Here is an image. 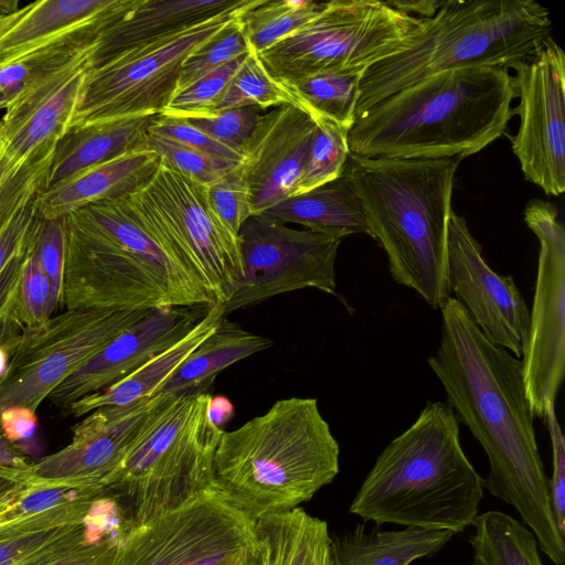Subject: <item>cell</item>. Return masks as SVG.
<instances>
[{"mask_svg": "<svg viewBox=\"0 0 565 565\" xmlns=\"http://www.w3.org/2000/svg\"><path fill=\"white\" fill-rule=\"evenodd\" d=\"M41 217L34 200L21 206L0 231V271L34 234Z\"/></svg>", "mask_w": 565, "mask_h": 565, "instance_id": "7dc6e473", "label": "cell"}, {"mask_svg": "<svg viewBox=\"0 0 565 565\" xmlns=\"http://www.w3.org/2000/svg\"><path fill=\"white\" fill-rule=\"evenodd\" d=\"M212 306H167L147 311L71 374L49 395L61 411L105 390L182 339Z\"/></svg>", "mask_w": 565, "mask_h": 565, "instance_id": "ffe728a7", "label": "cell"}, {"mask_svg": "<svg viewBox=\"0 0 565 565\" xmlns=\"http://www.w3.org/2000/svg\"><path fill=\"white\" fill-rule=\"evenodd\" d=\"M96 47V40L83 45L9 102L0 118V145L12 167L56 146L72 129Z\"/></svg>", "mask_w": 565, "mask_h": 565, "instance_id": "ac0fdd59", "label": "cell"}, {"mask_svg": "<svg viewBox=\"0 0 565 565\" xmlns=\"http://www.w3.org/2000/svg\"><path fill=\"white\" fill-rule=\"evenodd\" d=\"M148 310H65L25 328L0 377V415L12 406L35 412L53 390Z\"/></svg>", "mask_w": 565, "mask_h": 565, "instance_id": "7c38bea8", "label": "cell"}, {"mask_svg": "<svg viewBox=\"0 0 565 565\" xmlns=\"http://www.w3.org/2000/svg\"><path fill=\"white\" fill-rule=\"evenodd\" d=\"M224 318L223 305L214 303L205 316L177 343L149 359L131 374L99 392L86 395L65 411L81 417L107 406H122L150 397L180 367Z\"/></svg>", "mask_w": 565, "mask_h": 565, "instance_id": "484cf974", "label": "cell"}, {"mask_svg": "<svg viewBox=\"0 0 565 565\" xmlns=\"http://www.w3.org/2000/svg\"><path fill=\"white\" fill-rule=\"evenodd\" d=\"M323 2L310 0H254L237 17L252 52L259 54L310 21Z\"/></svg>", "mask_w": 565, "mask_h": 565, "instance_id": "836d02e7", "label": "cell"}, {"mask_svg": "<svg viewBox=\"0 0 565 565\" xmlns=\"http://www.w3.org/2000/svg\"><path fill=\"white\" fill-rule=\"evenodd\" d=\"M259 215L340 238L352 234L370 235L362 204L343 175L290 196Z\"/></svg>", "mask_w": 565, "mask_h": 565, "instance_id": "83f0119b", "label": "cell"}, {"mask_svg": "<svg viewBox=\"0 0 565 565\" xmlns=\"http://www.w3.org/2000/svg\"><path fill=\"white\" fill-rule=\"evenodd\" d=\"M472 525L470 565H543L535 535L511 515L491 510Z\"/></svg>", "mask_w": 565, "mask_h": 565, "instance_id": "1f68e13d", "label": "cell"}, {"mask_svg": "<svg viewBox=\"0 0 565 565\" xmlns=\"http://www.w3.org/2000/svg\"><path fill=\"white\" fill-rule=\"evenodd\" d=\"M312 118L316 129L294 196L340 178L350 153L348 129L323 117Z\"/></svg>", "mask_w": 565, "mask_h": 565, "instance_id": "d590c367", "label": "cell"}, {"mask_svg": "<svg viewBox=\"0 0 565 565\" xmlns=\"http://www.w3.org/2000/svg\"><path fill=\"white\" fill-rule=\"evenodd\" d=\"M38 228L0 271V320L10 312L17 301L23 266L29 250L35 239Z\"/></svg>", "mask_w": 565, "mask_h": 565, "instance_id": "c3c4849f", "label": "cell"}, {"mask_svg": "<svg viewBox=\"0 0 565 565\" xmlns=\"http://www.w3.org/2000/svg\"><path fill=\"white\" fill-rule=\"evenodd\" d=\"M104 494L99 486L40 481L26 468H0V529L64 503Z\"/></svg>", "mask_w": 565, "mask_h": 565, "instance_id": "4dcf8cb0", "label": "cell"}, {"mask_svg": "<svg viewBox=\"0 0 565 565\" xmlns=\"http://www.w3.org/2000/svg\"><path fill=\"white\" fill-rule=\"evenodd\" d=\"M30 465L26 457L1 434L0 468L25 469Z\"/></svg>", "mask_w": 565, "mask_h": 565, "instance_id": "f5cc1de1", "label": "cell"}, {"mask_svg": "<svg viewBox=\"0 0 565 565\" xmlns=\"http://www.w3.org/2000/svg\"><path fill=\"white\" fill-rule=\"evenodd\" d=\"M514 98L505 67L445 71L358 116L348 131L349 151L363 158L462 160L505 132Z\"/></svg>", "mask_w": 565, "mask_h": 565, "instance_id": "7a4b0ae2", "label": "cell"}, {"mask_svg": "<svg viewBox=\"0 0 565 565\" xmlns=\"http://www.w3.org/2000/svg\"><path fill=\"white\" fill-rule=\"evenodd\" d=\"M238 246L243 274L224 317L268 298L313 288L335 295V260L342 238L295 230L263 215L242 225Z\"/></svg>", "mask_w": 565, "mask_h": 565, "instance_id": "9a60e30c", "label": "cell"}, {"mask_svg": "<svg viewBox=\"0 0 565 565\" xmlns=\"http://www.w3.org/2000/svg\"><path fill=\"white\" fill-rule=\"evenodd\" d=\"M121 527L89 544L78 554L56 565H107L118 541Z\"/></svg>", "mask_w": 565, "mask_h": 565, "instance_id": "f907efd6", "label": "cell"}, {"mask_svg": "<svg viewBox=\"0 0 565 565\" xmlns=\"http://www.w3.org/2000/svg\"><path fill=\"white\" fill-rule=\"evenodd\" d=\"M260 116L262 109L257 107H239L184 120L218 142L242 151Z\"/></svg>", "mask_w": 565, "mask_h": 565, "instance_id": "7bdbcfd3", "label": "cell"}, {"mask_svg": "<svg viewBox=\"0 0 565 565\" xmlns=\"http://www.w3.org/2000/svg\"><path fill=\"white\" fill-rule=\"evenodd\" d=\"M440 311L439 345L427 363L458 422L469 428L489 459L483 488L513 507L539 548L555 565H564L565 536L552 511L522 360L491 343L454 297Z\"/></svg>", "mask_w": 565, "mask_h": 565, "instance_id": "6da1fadb", "label": "cell"}, {"mask_svg": "<svg viewBox=\"0 0 565 565\" xmlns=\"http://www.w3.org/2000/svg\"><path fill=\"white\" fill-rule=\"evenodd\" d=\"M512 70L520 118L509 136L524 178L546 194L565 191V54L550 36Z\"/></svg>", "mask_w": 565, "mask_h": 565, "instance_id": "2e32d148", "label": "cell"}, {"mask_svg": "<svg viewBox=\"0 0 565 565\" xmlns=\"http://www.w3.org/2000/svg\"><path fill=\"white\" fill-rule=\"evenodd\" d=\"M316 121L303 109L285 104L262 114L242 148L238 171L250 215H259L294 196L306 166Z\"/></svg>", "mask_w": 565, "mask_h": 565, "instance_id": "44dd1931", "label": "cell"}, {"mask_svg": "<svg viewBox=\"0 0 565 565\" xmlns=\"http://www.w3.org/2000/svg\"><path fill=\"white\" fill-rule=\"evenodd\" d=\"M237 17L221 32L186 57L180 70L177 92L236 57L250 52L249 45L237 23Z\"/></svg>", "mask_w": 565, "mask_h": 565, "instance_id": "ab89813d", "label": "cell"}, {"mask_svg": "<svg viewBox=\"0 0 565 565\" xmlns=\"http://www.w3.org/2000/svg\"><path fill=\"white\" fill-rule=\"evenodd\" d=\"M209 207L222 225L237 236L250 211L238 164L214 183L205 186Z\"/></svg>", "mask_w": 565, "mask_h": 565, "instance_id": "b9f144b4", "label": "cell"}, {"mask_svg": "<svg viewBox=\"0 0 565 565\" xmlns=\"http://www.w3.org/2000/svg\"><path fill=\"white\" fill-rule=\"evenodd\" d=\"M148 131L174 140L217 159L234 163H241L243 160L242 151L218 142L184 119L156 116Z\"/></svg>", "mask_w": 565, "mask_h": 565, "instance_id": "f6af8a7d", "label": "cell"}, {"mask_svg": "<svg viewBox=\"0 0 565 565\" xmlns=\"http://www.w3.org/2000/svg\"><path fill=\"white\" fill-rule=\"evenodd\" d=\"M447 282L481 333L519 359L525 347L530 311L512 276L487 263L466 218L451 212L447 236Z\"/></svg>", "mask_w": 565, "mask_h": 565, "instance_id": "e0dca14e", "label": "cell"}, {"mask_svg": "<svg viewBox=\"0 0 565 565\" xmlns=\"http://www.w3.org/2000/svg\"><path fill=\"white\" fill-rule=\"evenodd\" d=\"M31 3L18 9L12 13H0V39L29 11Z\"/></svg>", "mask_w": 565, "mask_h": 565, "instance_id": "11a10c76", "label": "cell"}, {"mask_svg": "<svg viewBox=\"0 0 565 565\" xmlns=\"http://www.w3.org/2000/svg\"><path fill=\"white\" fill-rule=\"evenodd\" d=\"M146 146L169 168L203 186L214 183L239 164L211 157L149 131Z\"/></svg>", "mask_w": 565, "mask_h": 565, "instance_id": "74e56055", "label": "cell"}, {"mask_svg": "<svg viewBox=\"0 0 565 565\" xmlns=\"http://www.w3.org/2000/svg\"><path fill=\"white\" fill-rule=\"evenodd\" d=\"M234 415V406L225 396L211 397L209 405L210 419L217 427H222Z\"/></svg>", "mask_w": 565, "mask_h": 565, "instance_id": "db71d44e", "label": "cell"}, {"mask_svg": "<svg viewBox=\"0 0 565 565\" xmlns=\"http://www.w3.org/2000/svg\"><path fill=\"white\" fill-rule=\"evenodd\" d=\"M160 162L149 149L128 153L40 192L35 209L42 220H55L92 203L127 198L149 183Z\"/></svg>", "mask_w": 565, "mask_h": 565, "instance_id": "cb8c5ba5", "label": "cell"}, {"mask_svg": "<svg viewBox=\"0 0 565 565\" xmlns=\"http://www.w3.org/2000/svg\"><path fill=\"white\" fill-rule=\"evenodd\" d=\"M35 252L43 271L51 285V302L55 308L60 303L64 262H65V221L64 217L40 221Z\"/></svg>", "mask_w": 565, "mask_h": 565, "instance_id": "ee69618b", "label": "cell"}, {"mask_svg": "<svg viewBox=\"0 0 565 565\" xmlns=\"http://www.w3.org/2000/svg\"><path fill=\"white\" fill-rule=\"evenodd\" d=\"M285 104L299 107L294 95L267 73L257 54L250 51L211 114L239 107L263 110Z\"/></svg>", "mask_w": 565, "mask_h": 565, "instance_id": "e575fe53", "label": "cell"}, {"mask_svg": "<svg viewBox=\"0 0 565 565\" xmlns=\"http://www.w3.org/2000/svg\"><path fill=\"white\" fill-rule=\"evenodd\" d=\"M259 565H337L328 523L301 508L255 520Z\"/></svg>", "mask_w": 565, "mask_h": 565, "instance_id": "4316f807", "label": "cell"}, {"mask_svg": "<svg viewBox=\"0 0 565 565\" xmlns=\"http://www.w3.org/2000/svg\"><path fill=\"white\" fill-rule=\"evenodd\" d=\"M128 198L200 271L216 302L228 301L243 274L238 238L209 207L205 186L161 161L149 183Z\"/></svg>", "mask_w": 565, "mask_h": 565, "instance_id": "4fadbf2b", "label": "cell"}, {"mask_svg": "<svg viewBox=\"0 0 565 565\" xmlns=\"http://www.w3.org/2000/svg\"><path fill=\"white\" fill-rule=\"evenodd\" d=\"M459 158H363L349 153L342 175L383 247L393 280L433 309L450 296L447 236Z\"/></svg>", "mask_w": 565, "mask_h": 565, "instance_id": "277c9868", "label": "cell"}, {"mask_svg": "<svg viewBox=\"0 0 565 565\" xmlns=\"http://www.w3.org/2000/svg\"><path fill=\"white\" fill-rule=\"evenodd\" d=\"M64 221L65 310L179 306L182 266L127 198L92 203Z\"/></svg>", "mask_w": 565, "mask_h": 565, "instance_id": "8992f818", "label": "cell"}, {"mask_svg": "<svg viewBox=\"0 0 565 565\" xmlns=\"http://www.w3.org/2000/svg\"><path fill=\"white\" fill-rule=\"evenodd\" d=\"M254 524L217 487L150 521L122 526L107 565H234Z\"/></svg>", "mask_w": 565, "mask_h": 565, "instance_id": "8fae6325", "label": "cell"}, {"mask_svg": "<svg viewBox=\"0 0 565 565\" xmlns=\"http://www.w3.org/2000/svg\"><path fill=\"white\" fill-rule=\"evenodd\" d=\"M524 222L540 250L521 360L531 411L543 419L555 406L565 373V230L556 206L543 199L526 203Z\"/></svg>", "mask_w": 565, "mask_h": 565, "instance_id": "5bb4252c", "label": "cell"}, {"mask_svg": "<svg viewBox=\"0 0 565 565\" xmlns=\"http://www.w3.org/2000/svg\"><path fill=\"white\" fill-rule=\"evenodd\" d=\"M543 419L552 445V476L548 478L551 505L558 531L565 536V439L555 406L547 411Z\"/></svg>", "mask_w": 565, "mask_h": 565, "instance_id": "bcb514c9", "label": "cell"}, {"mask_svg": "<svg viewBox=\"0 0 565 565\" xmlns=\"http://www.w3.org/2000/svg\"><path fill=\"white\" fill-rule=\"evenodd\" d=\"M244 0H134L96 39L94 66L183 32Z\"/></svg>", "mask_w": 565, "mask_h": 565, "instance_id": "603a6c76", "label": "cell"}, {"mask_svg": "<svg viewBox=\"0 0 565 565\" xmlns=\"http://www.w3.org/2000/svg\"><path fill=\"white\" fill-rule=\"evenodd\" d=\"M8 105V99L6 98L4 94L2 93V90L0 89V110L3 109L7 107Z\"/></svg>", "mask_w": 565, "mask_h": 565, "instance_id": "680465c9", "label": "cell"}, {"mask_svg": "<svg viewBox=\"0 0 565 565\" xmlns=\"http://www.w3.org/2000/svg\"><path fill=\"white\" fill-rule=\"evenodd\" d=\"M446 530L406 527L404 530H366L364 524L332 536L337 565H409L433 556L451 541Z\"/></svg>", "mask_w": 565, "mask_h": 565, "instance_id": "f1b7e54d", "label": "cell"}, {"mask_svg": "<svg viewBox=\"0 0 565 565\" xmlns=\"http://www.w3.org/2000/svg\"><path fill=\"white\" fill-rule=\"evenodd\" d=\"M552 31L546 7L533 0H444L404 49L364 73L355 118L382 99L435 74L465 67L511 70Z\"/></svg>", "mask_w": 565, "mask_h": 565, "instance_id": "52a82bcc", "label": "cell"}, {"mask_svg": "<svg viewBox=\"0 0 565 565\" xmlns=\"http://www.w3.org/2000/svg\"><path fill=\"white\" fill-rule=\"evenodd\" d=\"M154 117H130L72 128L55 147L42 191L50 190L90 168L148 149L146 138Z\"/></svg>", "mask_w": 565, "mask_h": 565, "instance_id": "d4e9b609", "label": "cell"}, {"mask_svg": "<svg viewBox=\"0 0 565 565\" xmlns=\"http://www.w3.org/2000/svg\"><path fill=\"white\" fill-rule=\"evenodd\" d=\"M135 444L105 480L125 526L151 519L214 489V455L223 430L210 419L211 395L162 394Z\"/></svg>", "mask_w": 565, "mask_h": 565, "instance_id": "ba28073f", "label": "cell"}, {"mask_svg": "<svg viewBox=\"0 0 565 565\" xmlns=\"http://www.w3.org/2000/svg\"><path fill=\"white\" fill-rule=\"evenodd\" d=\"M253 2L244 0L183 32L93 66L72 128L161 115L177 92L186 57Z\"/></svg>", "mask_w": 565, "mask_h": 565, "instance_id": "30bf717a", "label": "cell"}, {"mask_svg": "<svg viewBox=\"0 0 565 565\" xmlns=\"http://www.w3.org/2000/svg\"><path fill=\"white\" fill-rule=\"evenodd\" d=\"M387 2L404 13L419 19H427L436 13L444 0H388Z\"/></svg>", "mask_w": 565, "mask_h": 565, "instance_id": "816d5d0a", "label": "cell"}, {"mask_svg": "<svg viewBox=\"0 0 565 565\" xmlns=\"http://www.w3.org/2000/svg\"><path fill=\"white\" fill-rule=\"evenodd\" d=\"M247 54L236 57L178 90L159 116L186 119L210 115Z\"/></svg>", "mask_w": 565, "mask_h": 565, "instance_id": "f35d334b", "label": "cell"}, {"mask_svg": "<svg viewBox=\"0 0 565 565\" xmlns=\"http://www.w3.org/2000/svg\"><path fill=\"white\" fill-rule=\"evenodd\" d=\"M422 20L387 1L332 0L257 56L282 84L327 72H366L404 49Z\"/></svg>", "mask_w": 565, "mask_h": 565, "instance_id": "9c48e42d", "label": "cell"}, {"mask_svg": "<svg viewBox=\"0 0 565 565\" xmlns=\"http://www.w3.org/2000/svg\"><path fill=\"white\" fill-rule=\"evenodd\" d=\"M55 147L43 149L14 168L0 145V231L21 206L43 190Z\"/></svg>", "mask_w": 565, "mask_h": 565, "instance_id": "8d00e7d4", "label": "cell"}, {"mask_svg": "<svg viewBox=\"0 0 565 565\" xmlns=\"http://www.w3.org/2000/svg\"><path fill=\"white\" fill-rule=\"evenodd\" d=\"M8 365V353L7 350L0 345V377L3 375Z\"/></svg>", "mask_w": 565, "mask_h": 565, "instance_id": "6f0895ef", "label": "cell"}, {"mask_svg": "<svg viewBox=\"0 0 565 565\" xmlns=\"http://www.w3.org/2000/svg\"><path fill=\"white\" fill-rule=\"evenodd\" d=\"M35 239L23 266L19 294L13 306L14 315L25 324V328L44 323L54 311L50 280L36 255Z\"/></svg>", "mask_w": 565, "mask_h": 565, "instance_id": "60d3db41", "label": "cell"}, {"mask_svg": "<svg viewBox=\"0 0 565 565\" xmlns=\"http://www.w3.org/2000/svg\"><path fill=\"white\" fill-rule=\"evenodd\" d=\"M365 72L338 71L320 73L285 83L301 109L311 117H323L350 129L355 120L360 85Z\"/></svg>", "mask_w": 565, "mask_h": 565, "instance_id": "d6a6232c", "label": "cell"}, {"mask_svg": "<svg viewBox=\"0 0 565 565\" xmlns=\"http://www.w3.org/2000/svg\"><path fill=\"white\" fill-rule=\"evenodd\" d=\"M339 456L317 398H284L238 428L223 430L214 482L256 520L309 501L338 476Z\"/></svg>", "mask_w": 565, "mask_h": 565, "instance_id": "5b68a950", "label": "cell"}, {"mask_svg": "<svg viewBox=\"0 0 565 565\" xmlns=\"http://www.w3.org/2000/svg\"><path fill=\"white\" fill-rule=\"evenodd\" d=\"M134 0H42L0 39V67L51 49L95 41Z\"/></svg>", "mask_w": 565, "mask_h": 565, "instance_id": "7402d4cb", "label": "cell"}, {"mask_svg": "<svg viewBox=\"0 0 565 565\" xmlns=\"http://www.w3.org/2000/svg\"><path fill=\"white\" fill-rule=\"evenodd\" d=\"M483 489L462 450L452 408L447 402H427L379 455L349 511L376 525L455 534L472 525Z\"/></svg>", "mask_w": 565, "mask_h": 565, "instance_id": "3957f363", "label": "cell"}, {"mask_svg": "<svg viewBox=\"0 0 565 565\" xmlns=\"http://www.w3.org/2000/svg\"><path fill=\"white\" fill-rule=\"evenodd\" d=\"M163 395L93 411L73 429L72 441L31 463L26 471L46 482L100 486L119 467ZM105 489V488H104Z\"/></svg>", "mask_w": 565, "mask_h": 565, "instance_id": "d6986e66", "label": "cell"}, {"mask_svg": "<svg viewBox=\"0 0 565 565\" xmlns=\"http://www.w3.org/2000/svg\"><path fill=\"white\" fill-rule=\"evenodd\" d=\"M36 425L35 412L24 406L9 407L0 415L1 434L12 444L31 438Z\"/></svg>", "mask_w": 565, "mask_h": 565, "instance_id": "681fc988", "label": "cell"}, {"mask_svg": "<svg viewBox=\"0 0 565 565\" xmlns=\"http://www.w3.org/2000/svg\"><path fill=\"white\" fill-rule=\"evenodd\" d=\"M254 542V541H253ZM234 565H259L254 544L244 553V555Z\"/></svg>", "mask_w": 565, "mask_h": 565, "instance_id": "9f6ffc18", "label": "cell"}, {"mask_svg": "<svg viewBox=\"0 0 565 565\" xmlns=\"http://www.w3.org/2000/svg\"><path fill=\"white\" fill-rule=\"evenodd\" d=\"M271 345L270 339L248 332L224 317L152 396L206 391L222 370Z\"/></svg>", "mask_w": 565, "mask_h": 565, "instance_id": "f546056e", "label": "cell"}]
</instances>
